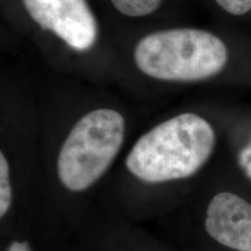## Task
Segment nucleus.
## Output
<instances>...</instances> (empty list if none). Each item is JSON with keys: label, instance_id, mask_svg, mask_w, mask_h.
<instances>
[{"label": "nucleus", "instance_id": "nucleus-6", "mask_svg": "<svg viewBox=\"0 0 251 251\" xmlns=\"http://www.w3.org/2000/svg\"><path fill=\"white\" fill-rule=\"evenodd\" d=\"M114 7L127 17L139 18L153 13L162 0H111Z\"/></svg>", "mask_w": 251, "mask_h": 251}, {"label": "nucleus", "instance_id": "nucleus-9", "mask_svg": "<svg viewBox=\"0 0 251 251\" xmlns=\"http://www.w3.org/2000/svg\"><path fill=\"white\" fill-rule=\"evenodd\" d=\"M7 251H33L30 249L29 244L27 242H19V241H14L8 247Z\"/></svg>", "mask_w": 251, "mask_h": 251}, {"label": "nucleus", "instance_id": "nucleus-5", "mask_svg": "<svg viewBox=\"0 0 251 251\" xmlns=\"http://www.w3.org/2000/svg\"><path fill=\"white\" fill-rule=\"evenodd\" d=\"M206 230L222 246L251 251V203L230 192H221L207 207Z\"/></svg>", "mask_w": 251, "mask_h": 251}, {"label": "nucleus", "instance_id": "nucleus-1", "mask_svg": "<svg viewBox=\"0 0 251 251\" xmlns=\"http://www.w3.org/2000/svg\"><path fill=\"white\" fill-rule=\"evenodd\" d=\"M215 133L205 119L183 113L157 125L137 140L126 165L147 183L185 179L208 161Z\"/></svg>", "mask_w": 251, "mask_h": 251}, {"label": "nucleus", "instance_id": "nucleus-8", "mask_svg": "<svg viewBox=\"0 0 251 251\" xmlns=\"http://www.w3.org/2000/svg\"><path fill=\"white\" fill-rule=\"evenodd\" d=\"M225 11L233 15H243L251 9V0H215Z\"/></svg>", "mask_w": 251, "mask_h": 251}, {"label": "nucleus", "instance_id": "nucleus-2", "mask_svg": "<svg viewBox=\"0 0 251 251\" xmlns=\"http://www.w3.org/2000/svg\"><path fill=\"white\" fill-rule=\"evenodd\" d=\"M137 68L161 80L194 81L215 76L228 61L227 47L209 31L176 28L144 36L135 48Z\"/></svg>", "mask_w": 251, "mask_h": 251}, {"label": "nucleus", "instance_id": "nucleus-3", "mask_svg": "<svg viewBox=\"0 0 251 251\" xmlns=\"http://www.w3.org/2000/svg\"><path fill=\"white\" fill-rule=\"evenodd\" d=\"M120 113L100 108L78 120L63 143L57 159L58 178L68 190L79 192L107 171L125 139Z\"/></svg>", "mask_w": 251, "mask_h": 251}, {"label": "nucleus", "instance_id": "nucleus-4", "mask_svg": "<svg viewBox=\"0 0 251 251\" xmlns=\"http://www.w3.org/2000/svg\"><path fill=\"white\" fill-rule=\"evenodd\" d=\"M35 23L71 48L87 50L98 37V24L86 0H23Z\"/></svg>", "mask_w": 251, "mask_h": 251}, {"label": "nucleus", "instance_id": "nucleus-7", "mask_svg": "<svg viewBox=\"0 0 251 251\" xmlns=\"http://www.w3.org/2000/svg\"><path fill=\"white\" fill-rule=\"evenodd\" d=\"M12 203L9 166L4 153H0V216H5Z\"/></svg>", "mask_w": 251, "mask_h": 251}]
</instances>
